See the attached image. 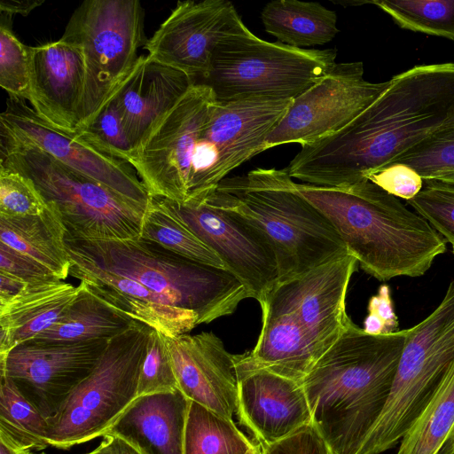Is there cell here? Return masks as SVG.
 I'll use <instances>...</instances> for the list:
<instances>
[{"label":"cell","mask_w":454,"mask_h":454,"mask_svg":"<svg viewBox=\"0 0 454 454\" xmlns=\"http://www.w3.org/2000/svg\"><path fill=\"white\" fill-rule=\"evenodd\" d=\"M389 81L366 109L338 131L301 145L292 178L343 190L437 132L454 126V63L414 66Z\"/></svg>","instance_id":"6da1fadb"},{"label":"cell","mask_w":454,"mask_h":454,"mask_svg":"<svg viewBox=\"0 0 454 454\" xmlns=\"http://www.w3.org/2000/svg\"><path fill=\"white\" fill-rule=\"evenodd\" d=\"M410 329L372 335L351 319L302 381L331 454H358L387 402Z\"/></svg>","instance_id":"7a4b0ae2"},{"label":"cell","mask_w":454,"mask_h":454,"mask_svg":"<svg viewBox=\"0 0 454 454\" xmlns=\"http://www.w3.org/2000/svg\"><path fill=\"white\" fill-rule=\"evenodd\" d=\"M331 222L348 253L380 281L424 275L446 239L417 212L368 179L343 189L295 183Z\"/></svg>","instance_id":"3957f363"},{"label":"cell","mask_w":454,"mask_h":454,"mask_svg":"<svg viewBox=\"0 0 454 454\" xmlns=\"http://www.w3.org/2000/svg\"><path fill=\"white\" fill-rule=\"evenodd\" d=\"M203 200L239 214L264 232L276 254L278 284L348 254L327 217L298 192L286 168L225 177Z\"/></svg>","instance_id":"277c9868"},{"label":"cell","mask_w":454,"mask_h":454,"mask_svg":"<svg viewBox=\"0 0 454 454\" xmlns=\"http://www.w3.org/2000/svg\"><path fill=\"white\" fill-rule=\"evenodd\" d=\"M70 261L132 278L170 306L191 310L199 325L232 314L250 298L242 283L230 271L200 263L157 243L130 239H67Z\"/></svg>","instance_id":"5b68a950"},{"label":"cell","mask_w":454,"mask_h":454,"mask_svg":"<svg viewBox=\"0 0 454 454\" xmlns=\"http://www.w3.org/2000/svg\"><path fill=\"white\" fill-rule=\"evenodd\" d=\"M0 165L28 178L59 215L67 239H130L147 208L32 146L0 145Z\"/></svg>","instance_id":"8992f818"},{"label":"cell","mask_w":454,"mask_h":454,"mask_svg":"<svg viewBox=\"0 0 454 454\" xmlns=\"http://www.w3.org/2000/svg\"><path fill=\"white\" fill-rule=\"evenodd\" d=\"M336 56L334 49H299L262 40L244 25L215 48L203 83L219 103L294 99L331 72Z\"/></svg>","instance_id":"52a82bcc"},{"label":"cell","mask_w":454,"mask_h":454,"mask_svg":"<svg viewBox=\"0 0 454 454\" xmlns=\"http://www.w3.org/2000/svg\"><path fill=\"white\" fill-rule=\"evenodd\" d=\"M153 328L137 321L111 338L91 373L47 419L48 445L67 450L103 436L135 401Z\"/></svg>","instance_id":"ba28073f"},{"label":"cell","mask_w":454,"mask_h":454,"mask_svg":"<svg viewBox=\"0 0 454 454\" xmlns=\"http://www.w3.org/2000/svg\"><path fill=\"white\" fill-rule=\"evenodd\" d=\"M61 40L80 48L85 81L78 129L89 123L136 64L145 45V11L137 0H86Z\"/></svg>","instance_id":"9c48e42d"},{"label":"cell","mask_w":454,"mask_h":454,"mask_svg":"<svg viewBox=\"0 0 454 454\" xmlns=\"http://www.w3.org/2000/svg\"><path fill=\"white\" fill-rule=\"evenodd\" d=\"M454 361V280L440 304L410 328L396 374L375 431L399 442L428 404Z\"/></svg>","instance_id":"30bf717a"},{"label":"cell","mask_w":454,"mask_h":454,"mask_svg":"<svg viewBox=\"0 0 454 454\" xmlns=\"http://www.w3.org/2000/svg\"><path fill=\"white\" fill-rule=\"evenodd\" d=\"M292 102L270 98L216 101L193 149L186 201L205 199L231 170L265 151L267 137Z\"/></svg>","instance_id":"8fae6325"},{"label":"cell","mask_w":454,"mask_h":454,"mask_svg":"<svg viewBox=\"0 0 454 454\" xmlns=\"http://www.w3.org/2000/svg\"><path fill=\"white\" fill-rule=\"evenodd\" d=\"M223 261L259 302L278 285L274 248L262 231L239 214L204 200L176 202L154 197Z\"/></svg>","instance_id":"7c38bea8"},{"label":"cell","mask_w":454,"mask_h":454,"mask_svg":"<svg viewBox=\"0 0 454 454\" xmlns=\"http://www.w3.org/2000/svg\"><path fill=\"white\" fill-rule=\"evenodd\" d=\"M0 145L36 147L137 205L147 208L150 203L149 192L129 163L51 125L23 98L6 100L0 115Z\"/></svg>","instance_id":"4fadbf2b"},{"label":"cell","mask_w":454,"mask_h":454,"mask_svg":"<svg viewBox=\"0 0 454 454\" xmlns=\"http://www.w3.org/2000/svg\"><path fill=\"white\" fill-rule=\"evenodd\" d=\"M215 102L211 88L196 82L138 147L130 165L151 197L186 201L193 149Z\"/></svg>","instance_id":"5bb4252c"},{"label":"cell","mask_w":454,"mask_h":454,"mask_svg":"<svg viewBox=\"0 0 454 454\" xmlns=\"http://www.w3.org/2000/svg\"><path fill=\"white\" fill-rule=\"evenodd\" d=\"M359 62L336 63L305 92L293 99L270 132L265 150L283 144L313 143L348 124L387 88L389 81L371 82Z\"/></svg>","instance_id":"9a60e30c"},{"label":"cell","mask_w":454,"mask_h":454,"mask_svg":"<svg viewBox=\"0 0 454 454\" xmlns=\"http://www.w3.org/2000/svg\"><path fill=\"white\" fill-rule=\"evenodd\" d=\"M108 340L26 341L0 356L1 375L48 419L91 373Z\"/></svg>","instance_id":"2e32d148"},{"label":"cell","mask_w":454,"mask_h":454,"mask_svg":"<svg viewBox=\"0 0 454 454\" xmlns=\"http://www.w3.org/2000/svg\"><path fill=\"white\" fill-rule=\"evenodd\" d=\"M244 25L230 1H179L145 48L151 60L205 80L215 48Z\"/></svg>","instance_id":"e0dca14e"},{"label":"cell","mask_w":454,"mask_h":454,"mask_svg":"<svg viewBox=\"0 0 454 454\" xmlns=\"http://www.w3.org/2000/svg\"><path fill=\"white\" fill-rule=\"evenodd\" d=\"M357 260L349 254L278 284L259 303L291 315L323 354L349 321L346 294Z\"/></svg>","instance_id":"ac0fdd59"},{"label":"cell","mask_w":454,"mask_h":454,"mask_svg":"<svg viewBox=\"0 0 454 454\" xmlns=\"http://www.w3.org/2000/svg\"><path fill=\"white\" fill-rule=\"evenodd\" d=\"M237 415L260 446L278 442L311 424L302 382L257 368L236 355Z\"/></svg>","instance_id":"d6986e66"},{"label":"cell","mask_w":454,"mask_h":454,"mask_svg":"<svg viewBox=\"0 0 454 454\" xmlns=\"http://www.w3.org/2000/svg\"><path fill=\"white\" fill-rule=\"evenodd\" d=\"M166 342L182 393L232 419L238 405L236 355L212 332L166 337Z\"/></svg>","instance_id":"ffe728a7"},{"label":"cell","mask_w":454,"mask_h":454,"mask_svg":"<svg viewBox=\"0 0 454 454\" xmlns=\"http://www.w3.org/2000/svg\"><path fill=\"white\" fill-rule=\"evenodd\" d=\"M29 52L32 107L51 125L75 132L85 81L80 48L59 39L30 47Z\"/></svg>","instance_id":"44dd1931"},{"label":"cell","mask_w":454,"mask_h":454,"mask_svg":"<svg viewBox=\"0 0 454 454\" xmlns=\"http://www.w3.org/2000/svg\"><path fill=\"white\" fill-rule=\"evenodd\" d=\"M195 83V79L180 70L145 55L138 57L112 95L136 153L156 124Z\"/></svg>","instance_id":"7402d4cb"},{"label":"cell","mask_w":454,"mask_h":454,"mask_svg":"<svg viewBox=\"0 0 454 454\" xmlns=\"http://www.w3.org/2000/svg\"><path fill=\"white\" fill-rule=\"evenodd\" d=\"M189 405L180 389L137 397L105 434L122 438L141 454H184Z\"/></svg>","instance_id":"603a6c76"},{"label":"cell","mask_w":454,"mask_h":454,"mask_svg":"<svg viewBox=\"0 0 454 454\" xmlns=\"http://www.w3.org/2000/svg\"><path fill=\"white\" fill-rule=\"evenodd\" d=\"M77 286L59 278L28 283L0 301V356L51 327L77 297Z\"/></svg>","instance_id":"cb8c5ba5"},{"label":"cell","mask_w":454,"mask_h":454,"mask_svg":"<svg viewBox=\"0 0 454 454\" xmlns=\"http://www.w3.org/2000/svg\"><path fill=\"white\" fill-rule=\"evenodd\" d=\"M262 308V329L252 351L242 354L250 364L302 382L322 356L307 333L289 314Z\"/></svg>","instance_id":"d4e9b609"},{"label":"cell","mask_w":454,"mask_h":454,"mask_svg":"<svg viewBox=\"0 0 454 454\" xmlns=\"http://www.w3.org/2000/svg\"><path fill=\"white\" fill-rule=\"evenodd\" d=\"M0 243L44 266L60 280L69 275L66 228L49 206L39 215L0 216Z\"/></svg>","instance_id":"484cf974"},{"label":"cell","mask_w":454,"mask_h":454,"mask_svg":"<svg viewBox=\"0 0 454 454\" xmlns=\"http://www.w3.org/2000/svg\"><path fill=\"white\" fill-rule=\"evenodd\" d=\"M261 20L278 43L299 49L324 45L339 33L336 12L317 2L273 0L262 9Z\"/></svg>","instance_id":"4316f807"},{"label":"cell","mask_w":454,"mask_h":454,"mask_svg":"<svg viewBox=\"0 0 454 454\" xmlns=\"http://www.w3.org/2000/svg\"><path fill=\"white\" fill-rule=\"evenodd\" d=\"M82 289L63 315L28 341L73 342L110 340L130 328L137 320L103 301L80 281Z\"/></svg>","instance_id":"83f0119b"},{"label":"cell","mask_w":454,"mask_h":454,"mask_svg":"<svg viewBox=\"0 0 454 454\" xmlns=\"http://www.w3.org/2000/svg\"><path fill=\"white\" fill-rule=\"evenodd\" d=\"M454 449V361L434 396L400 441L396 454H451Z\"/></svg>","instance_id":"f1b7e54d"},{"label":"cell","mask_w":454,"mask_h":454,"mask_svg":"<svg viewBox=\"0 0 454 454\" xmlns=\"http://www.w3.org/2000/svg\"><path fill=\"white\" fill-rule=\"evenodd\" d=\"M258 446L238 428L233 419L190 400L184 454H247Z\"/></svg>","instance_id":"f546056e"},{"label":"cell","mask_w":454,"mask_h":454,"mask_svg":"<svg viewBox=\"0 0 454 454\" xmlns=\"http://www.w3.org/2000/svg\"><path fill=\"white\" fill-rule=\"evenodd\" d=\"M96 296L131 318L149 325L164 336L175 338L199 325L195 312L168 304L140 300L88 278L80 279Z\"/></svg>","instance_id":"4dcf8cb0"},{"label":"cell","mask_w":454,"mask_h":454,"mask_svg":"<svg viewBox=\"0 0 454 454\" xmlns=\"http://www.w3.org/2000/svg\"><path fill=\"white\" fill-rule=\"evenodd\" d=\"M139 238L190 260L225 269L220 257L154 197L145 211Z\"/></svg>","instance_id":"1f68e13d"},{"label":"cell","mask_w":454,"mask_h":454,"mask_svg":"<svg viewBox=\"0 0 454 454\" xmlns=\"http://www.w3.org/2000/svg\"><path fill=\"white\" fill-rule=\"evenodd\" d=\"M47 427V419L24 397L15 383L1 375L0 432L27 449L40 450L48 445Z\"/></svg>","instance_id":"d6a6232c"},{"label":"cell","mask_w":454,"mask_h":454,"mask_svg":"<svg viewBox=\"0 0 454 454\" xmlns=\"http://www.w3.org/2000/svg\"><path fill=\"white\" fill-rule=\"evenodd\" d=\"M401 27L454 40V0H373Z\"/></svg>","instance_id":"836d02e7"},{"label":"cell","mask_w":454,"mask_h":454,"mask_svg":"<svg viewBox=\"0 0 454 454\" xmlns=\"http://www.w3.org/2000/svg\"><path fill=\"white\" fill-rule=\"evenodd\" d=\"M12 29V19L2 15L0 25V85L10 98L31 96L30 52Z\"/></svg>","instance_id":"e575fe53"},{"label":"cell","mask_w":454,"mask_h":454,"mask_svg":"<svg viewBox=\"0 0 454 454\" xmlns=\"http://www.w3.org/2000/svg\"><path fill=\"white\" fill-rule=\"evenodd\" d=\"M74 133L100 151L129 164L135 156V149L112 96L97 115Z\"/></svg>","instance_id":"d590c367"},{"label":"cell","mask_w":454,"mask_h":454,"mask_svg":"<svg viewBox=\"0 0 454 454\" xmlns=\"http://www.w3.org/2000/svg\"><path fill=\"white\" fill-rule=\"evenodd\" d=\"M396 163L411 167L423 180L454 171V126L427 137L389 165Z\"/></svg>","instance_id":"8d00e7d4"},{"label":"cell","mask_w":454,"mask_h":454,"mask_svg":"<svg viewBox=\"0 0 454 454\" xmlns=\"http://www.w3.org/2000/svg\"><path fill=\"white\" fill-rule=\"evenodd\" d=\"M424 184L407 203L446 241L454 243V184L426 179Z\"/></svg>","instance_id":"74e56055"},{"label":"cell","mask_w":454,"mask_h":454,"mask_svg":"<svg viewBox=\"0 0 454 454\" xmlns=\"http://www.w3.org/2000/svg\"><path fill=\"white\" fill-rule=\"evenodd\" d=\"M179 389L166 336L152 329L141 364L137 398Z\"/></svg>","instance_id":"f35d334b"},{"label":"cell","mask_w":454,"mask_h":454,"mask_svg":"<svg viewBox=\"0 0 454 454\" xmlns=\"http://www.w3.org/2000/svg\"><path fill=\"white\" fill-rule=\"evenodd\" d=\"M46 204L33 183L0 165V216H25L43 213Z\"/></svg>","instance_id":"ab89813d"},{"label":"cell","mask_w":454,"mask_h":454,"mask_svg":"<svg viewBox=\"0 0 454 454\" xmlns=\"http://www.w3.org/2000/svg\"><path fill=\"white\" fill-rule=\"evenodd\" d=\"M368 179L387 193L406 201L413 199L423 188L424 180L411 167L391 164L368 174Z\"/></svg>","instance_id":"60d3db41"},{"label":"cell","mask_w":454,"mask_h":454,"mask_svg":"<svg viewBox=\"0 0 454 454\" xmlns=\"http://www.w3.org/2000/svg\"><path fill=\"white\" fill-rule=\"evenodd\" d=\"M260 447L261 454H331L312 424L278 442Z\"/></svg>","instance_id":"b9f144b4"},{"label":"cell","mask_w":454,"mask_h":454,"mask_svg":"<svg viewBox=\"0 0 454 454\" xmlns=\"http://www.w3.org/2000/svg\"><path fill=\"white\" fill-rule=\"evenodd\" d=\"M0 271L27 283L57 278L51 270L35 261L0 243Z\"/></svg>","instance_id":"7bdbcfd3"},{"label":"cell","mask_w":454,"mask_h":454,"mask_svg":"<svg viewBox=\"0 0 454 454\" xmlns=\"http://www.w3.org/2000/svg\"><path fill=\"white\" fill-rule=\"evenodd\" d=\"M368 312L377 316L384 324L385 334L396 332L398 318L394 311L390 289L387 285H381L378 294L370 298Z\"/></svg>","instance_id":"ee69618b"},{"label":"cell","mask_w":454,"mask_h":454,"mask_svg":"<svg viewBox=\"0 0 454 454\" xmlns=\"http://www.w3.org/2000/svg\"><path fill=\"white\" fill-rule=\"evenodd\" d=\"M86 454H141L133 445L122 438L105 434L100 444Z\"/></svg>","instance_id":"f6af8a7d"},{"label":"cell","mask_w":454,"mask_h":454,"mask_svg":"<svg viewBox=\"0 0 454 454\" xmlns=\"http://www.w3.org/2000/svg\"><path fill=\"white\" fill-rule=\"evenodd\" d=\"M43 3V1L42 0H2L0 4L1 15H4L10 19H12V16L14 14L26 16Z\"/></svg>","instance_id":"bcb514c9"},{"label":"cell","mask_w":454,"mask_h":454,"mask_svg":"<svg viewBox=\"0 0 454 454\" xmlns=\"http://www.w3.org/2000/svg\"><path fill=\"white\" fill-rule=\"evenodd\" d=\"M28 283L0 271V301L6 300L20 292Z\"/></svg>","instance_id":"7dc6e473"},{"label":"cell","mask_w":454,"mask_h":454,"mask_svg":"<svg viewBox=\"0 0 454 454\" xmlns=\"http://www.w3.org/2000/svg\"><path fill=\"white\" fill-rule=\"evenodd\" d=\"M0 454H33L32 450L23 447L9 435L0 432Z\"/></svg>","instance_id":"c3c4849f"},{"label":"cell","mask_w":454,"mask_h":454,"mask_svg":"<svg viewBox=\"0 0 454 454\" xmlns=\"http://www.w3.org/2000/svg\"><path fill=\"white\" fill-rule=\"evenodd\" d=\"M364 331L369 334H385V327L382 321L374 314L368 313L364 321Z\"/></svg>","instance_id":"681fc988"},{"label":"cell","mask_w":454,"mask_h":454,"mask_svg":"<svg viewBox=\"0 0 454 454\" xmlns=\"http://www.w3.org/2000/svg\"><path fill=\"white\" fill-rule=\"evenodd\" d=\"M431 179H436V180H440L442 182L454 184V171L446 172V173L437 175Z\"/></svg>","instance_id":"f907efd6"},{"label":"cell","mask_w":454,"mask_h":454,"mask_svg":"<svg viewBox=\"0 0 454 454\" xmlns=\"http://www.w3.org/2000/svg\"><path fill=\"white\" fill-rule=\"evenodd\" d=\"M451 246H452V254L454 255V243H451Z\"/></svg>","instance_id":"816d5d0a"},{"label":"cell","mask_w":454,"mask_h":454,"mask_svg":"<svg viewBox=\"0 0 454 454\" xmlns=\"http://www.w3.org/2000/svg\"><path fill=\"white\" fill-rule=\"evenodd\" d=\"M254 454H261V450H258V451H257L256 453H254Z\"/></svg>","instance_id":"f5cc1de1"},{"label":"cell","mask_w":454,"mask_h":454,"mask_svg":"<svg viewBox=\"0 0 454 454\" xmlns=\"http://www.w3.org/2000/svg\"><path fill=\"white\" fill-rule=\"evenodd\" d=\"M451 454H454V449H453V451H452V453H451Z\"/></svg>","instance_id":"db71d44e"},{"label":"cell","mask_w":454,"mask_h":454,"mask_svg":"<svg viewBox=\"0 0 454 454\" xmlns=\"http://www.w3.org/2000/svg\"><path fill=\"white\" fill-rule=\"evenodd\" d=\"M43 454H44V453H43Z\"/></svg>","instance_id":"11a10c76"}]
</instances>
